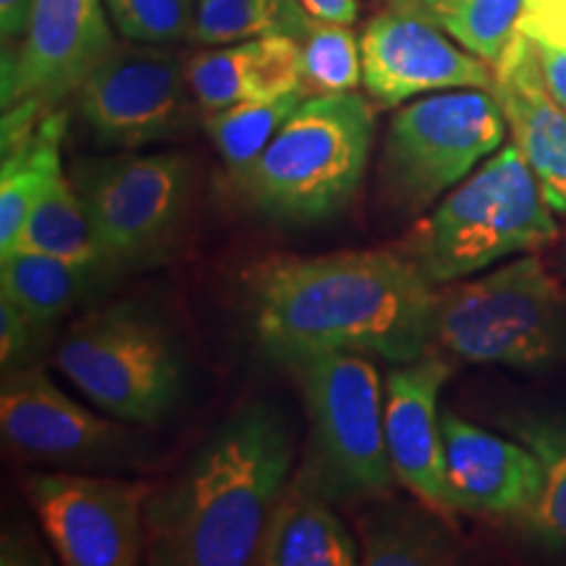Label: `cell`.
<instances>
[{
  "label": "cell",
  "instance_id": "obj_1",
  "mask_svg": "<svg viewBox=\"0 0 566 566\" xmlns=\"http://www.w3.org/2000/svg\"><path fill=\"white\" fill-rule=\"evenodd\" d=\"M436 289L399 250L271 258L250 273L252 325L281 363L354 352L405 365L433 346Z\"/></svg>",
  "mask_w": 566,
  "mask_h": 566
},
{
  "label": "cell",
  "instance_id": "obj_2",
  "mask_svg": "<svg viewBox=\"0 0 566 566\" xmlns=\"http://www.w3.org/2000/svg\"><path fill=\"white\" fill-rule=\"evenodd\" d=\"M292 462L294 433L286 415L265 401L239 409L197 451L181 478L147 501L150 562L254 564Z\"/></svg>",
  "mask_w": 566,
  "mask_h": 566
},
{
  "label": "cell",
  "instance_id": "obj_3",
  "mask_svg": "<svg viewBox=\"0 0 566 566\" xmlns=\"http://www.w3.org/2000/svg\"><path fill=\"white\" fill-rule=\"evenodd\" d=\"M556 212L520 147L504 145L409 231L399 244L424 281L446 286L493 263L556 244Z\"/></svg>",
  "mask_w": 566,
  "mask_h": 566
},
{
  "label": "cell",
  "instance_id": "obj_4",
  "mask_svg": "<svg viewBox=\"0 0 566 566\" xmlns=\"http://www.w3.org/2000/svg\"><path fill=\"white\" fill-rule=\"evenodd\" d=\"M433 346L472 365L546 370L566 359V289L535 252L436 289Z\"/></svg>",
  "mask_w": 566,
  "mask_h": 566
},
{
  "label": "cell",
  "instance_id": "obj_5",
  "mask_svg": "<svg viewBox=\"0 0 566 566\" xmlns=\"http://www.w3.org/2000/svg\"><path fill=\"white\" fill-rule=\"evenodd\" d=\"M373 108L354 92L304 97L242 176L254 208L281 223H317L342 212L363 184Z\"/></svg>",
  "mask_w": 566,
  "mask_h": 566
},
{
  "label": "cell",
  "instance_id": "obj_6",
  "mask_svg": "<svg viewBox=\"0 0 566 566\" xmlns=\"http://www.w3.org/2000/svg\"><path fill=\"white\" fill-rule=\"evenodd\" d=\"M509 132L493 90H441L391 118L380 155V192L394 208L422 212L504 145Z\"/></svg>",
  "mask_w": 566,
  "mask_h": 566
},
{
  "label": "cell",
  "instance_id": "obj_7",
  "mask_svg": "<svg viewBox=\"0 0 566 566\" xmlns=\"http://www.w3.org/2000/svg\"><path fill=\"white\" fill-rule=\"evenodd\" d=\"M55 363L87 399L129 422L163 420L184 388L171 334L129 304L80 317L63 334Z\"/></svg>",
  "mask_w": 566,
  "mask_h": 566
},
{
  "label": "cell",
  "instance_id": "obj_8",
  "mask_svg": "<svg viewBox=\"0 0 566 566\" xmlns=\"http://www.w3.org/2000/svg\"><path fill=\"white\" fill-rule=\"evenodd\" d=\"M111 265H155L168 258L192 200V163L184 155L87 158L71 168Z\"/></svg>",
  "mask_w": 566,
  "mask_h": 566
},
{
  "label": "cell",
  "instance_id": "obj_9",
  "mask_svg": "<svg viewBox=\"0 0 566 566\" xmlns=\"http://www.w3.org/2000/svg\"><path fill=\"white\" fill-rule=\"evenodd\" d=\"M286 365L302 388L325 480L346 493H386L396 472L375 365L354 352H315Z\"/></svg>",
  "mask_w": 566,
  "mask_h": 566
},
{
  "label": "cell",
  "instance_id": "obj_10",
  "mask_svg": "<svg viewBox=\"0 0 566 566\" xmlns=\"http://www.w3.org/2000/svg\"><path fill=\"white\" fill-rule=\"evenodd\" d=\"M76 101L97 139L113 147L184 139L195 132L200 108L184 63L147 42L113 48L84 80Z\"/></svg>",
  "mask_w": 566,
  "mask_h": 566
},
{
  "label": "cell",
  "instance_id": "obj_11",
  "mask_svg": "<svg viewBox=\"0 0 566 566\" xmlns=\"http://www.w3.org/2000/svg\"><path fill=\"white\" fill-rule=\"evenodd\" d=\"M27 495L63 564L132 566L139 562L150 485L53 472L27 480Z\"/></svg>",
  "mask_w": 566,
  "mask_h": 566
},
{
  "label": "cell",
  "instance_id": "obj_12",
  "mask_svg": "<svg viewBox=\"0 0 566 566\" xmlns=\"http://www.w3.org/2000/svg\"><path fill=\"white\" fill-rule=\"evenodd\" d=\"M116 45L105 0H34L24 38L3 48V111L24 101L53 108Z\"/></svg>",
  "mask_w": 566,
  "mask_h": 566
},
{
  "label": "cell",
  "instance_id": "obj_13",
  "mask_svg": "<svg viewBox=\"0 0 566 566\" xmlns=\"http://www.w3.org/2000/svg\"><path fill=\"white\" fill-rule=\"evenodd\" d=\"M363 84L384 108L441 90H493V63L470 53L441 27L391 9L367 21L363 38Z\"/></svg>",
  "mask_w": 566,
  "mask_h": 566
},
{
  "label": "cell",
  "instance_id": "obj_14",
  "mask_svg": "<svg viewBox=\"0 0 566 566\" xmlns=\"http://www.w3.org/2000/svg\"><path fill=\"white\" fill-rule=\"evenodd\" d=\"M6 443L34 459L95 462L118 454L124 433L69 399L38 367H11L0 386Z\"/></svg>",
  "mask_w": 566,
  "mask_h": 566
},
{
  "label": "cell",
  "instance_id": "obj_15",
  "mask_svg": "<svg viewBox=\"0 0 566 566\" xmlns=\"http://www.w3.org/2000/svg\"><path fill=\"white\" fill-rule=\"evenodd\" d=\"M451 378V365L438 354H422L388 373L384 428L396 478L438 512H454L446 491L443 436L438 396Z\"/></svg>",
  "mask_w": 566,
  "mask_h": 566
},
{
  "label": "cell",
  "instance_id": "obj_16",
  "mask_svg": "<svg viewBox=\"0 0 566 566\" xmlns=\"http://www.w3.org/2000/svg\"><path fill=\"white\" fill-rule=\"evenodd\" d=\"M443 470L454 512L520 520L543 488V470L522 441L488 433L459 415H441Z\"/></svg>",
  "mask_w": 566,
  "mask_h": 566
},
{
  "label": "cell",
  "instance_id": "obj_17",
  "mask_svg": "<svg viewBox=\"0 0 566 566\" xmlns=\"http://www.w3.org/2000/svg\"><path fill=\"white\" fill-rule=\"evenodd\" d=\"M493 95L548 208L566 218V108L543 82L535 42L527 34L516 32L493 63Z\"/></svg>",
  "mask_w": 566,
  "mask_h": 566
},
{
  "label": "cell",
  "instance_id": "obj_18",
  "mask_svg": "<svg viewBox=\"0 0 566 566\" xmlns=\"http://www.w3.org/2000/svg\"><path fill=\"white\" fill-rule=\"evenodd\" d=\"M184 71L205 113L304 92L300 42L289 34H265L202 51L184 63Z\"/></svg>",
  "mask_w": 566,
  "mask_h": 566
},
{
  "label": "cell",
  "instance_id": "obj_19",
  "mask_svg": "<svg viewBox=\"0 0 566 566\" xmlns=\"http://www.w3.org/2000/svg\"><path fill=\"white\" fill-rule=\"evenodd\" d=\"M359 551L349 530L328 506L313 480L300 475L286 485L260 537V566H352Z\"/></svg>",
  "mask_w": 566,
  "mask_h": 566
},
{
  "label": "cell",
  "instance_id": "obj_20",
  "mask_svg": "<svg viewBox=\"0 0 566 566\" xmlns=\"http://www.w3.org/2000/svg\"><path fill=\"white\" fill-rule=\"evenodd\" d=\"M66 134V116L48 108L38 124L17 139L3 142V171H0V254L19 242L27 218L40 197L48 192L61 168V142Z\"/></svg>",
  "mask_w": 566,
  "mask_h": 566
},
{
  "label": "cell",
  "instance_id": "obj_21",
  "mask_svg": "<svg viewBox=\"0 0 566 566\" xmlns=\"http://www.w3.org/2000/svg\"><path fill=\"white\" fill-rule=\"evenodd\" d=\"M103 275L105 271L97 268L76 265L32 250L0 254V296L11 300L38 325L66 315Z\"/></svg>",
  "mask_w": 566,
  "mask_h": 566
},
{
  "label": "cell",
  "instance_id": "obj_22",
  "mask_svg": "<svg viewBox=\"0 0 566 566\" xmlns=\"http://www.w3.org/2000/svg\"><path fill=\"white\" fill-rule=\"evenodd\" d=\"M506 430L537 457L543 488L535 504L522 514L520 525L537 546L566 551V417L512 412Z\"/></svg>",
  "mask_w": 566,
  "mask_h": 566
},
{
  "label": "cell",
  "instance_id": "obj_23",
  "mask_svg": "<svg viewBox=\"0 0 566 566\" xmlns=\"http://www.w3.org/2000/svg\"><path fill=\"white\" fill-rule=\"evenodd\" d=\"M13 250L53 254V258L97 268V271L105 273L116 271L111 265L101 237H97L87 205H84L82 195L76 192L71 176L63 171L55 176L48 192L32 208Z\"/></svg>",
  "mask_w": 566,
  "mask_h": 566
},
{
  "label": "cell",
  "instance_id": "obj_24",
  "mask_svg": "<svg viewBox=\"0 0 566 566\" xmlns=\"http://www.w3.org/2000/svg\"><path fill=\"white\" fill-rule=\"evenodd\" d=\"M527 0H388L454 38L470 53L495 63L520 32Z\"/></svg>",
  "mask_w": 566,
  "mask_h": 566
},
{
  "label": "cell",
  "instance_id": "obj_25",
  "mask_svg": "<svg viewBox=\"0 0 566 566\" xmlns=\"http://www.w3.org/2000/svg\"><path fill=\"white\" fill-rule=\"evenodd\" d=\"M310 17L302 0H197L189 38L200 45H231L265 34L296 40Z\"/></svg>",
  "mask_w": 566,
  "mask_h": 566
},
{
  "label": "cell",
  "instance_id": "obj_26",
  "mask_svg": "<svg viewBox=\"0 0 566 566\" xmlns=\"http://www.w3.org/2000/svg\"><path fill=\"white\" fill-rule=\"evenodd\" d=\"M307 92H289L271 101H244L231 108L205 113V129L233 179L260 158V153L271 145L275 132L289 122Z\"/></svg>",
  "mask_w": 566,
  "mask_h": 566
},
{
  "label": "cell",
  "instance_id": "obj_27",
  "mask_svg": "<svg viewBox=\"0 0 566 566\" xmlns=\"http://www.w3.org/2000/svg\"><path fill=\"white\" fill-rule=\"evenodd\" d=\"M304 92L307 95H338L354 92L363 82V51L349 24L310 17L300 38Z\"/></svg>",
  "mask_w": 566,
  "mask_h": 566
},
{
  "label": "cell",
  "instance_id": "obj_28",
  "mask_svg": "<svg viewBox=\"0 0 566 566\" xmlns=\"http://www.w3.org/2000/svg\"><path fill=\"white\" fill-rule=\"evenodd\" d=\"M451 558L441 533L412 520H386L365 533L359 562L367 566H422Z\"/></svg>",
  "mask_w": 566,
  "mask_h": 566
},
{
  "label": "cell",
  "instance_id": "obj_29",
  "mask_svg": "<svg viewBox=\"0 0 566 566\" xmlns=\"http://www.w3.org/2000/svg\"><path fill=\"white\" fill-rule=\"evenodd\" d=\"M113 30L129 42L163 45L192 30V9L187 0H105Z\"/></svg>",
  "mask_w": 566,
  "mask_h": 566
},
{
  "label": "cell",
  "instance_id": "obj_30",
  "mask_svg": "<svg viewBox=\"0 0 566 566\" xmlns=\"http://www.w3.org/2000/svg\"><path fill=\"white\" fill-rule=\"evenodd\" d=\"M38 328L42 325L30 321L11 300L0 296V363H3V370L19 367L21 359L30 357Z\"/></svg>",
  "mask_w": 566,
  "mask_h": 566
},
{
  "label": "cell",
  "instance_id": "obj_31",
  "mask_svg": "<svg viewBox=\"0 0 566 566\" xmlns=\"http://www.w3.org/2000/svg\"><path fill=\"white\" fill-rule=\"evenodd\" d=\"M520 32L535 42L566 45V0H527Z\"/></svg>",
  "mask_w": 566,
  "mask_h": 566
},
{
  "label": "cell",
  "instance_id": "obj_32",
  "mask_svg": "<svg viewBox=\"0 0 566 566\" xmlns=\"http://www.w3.org/2000/svg\"><path fill=\"white\" fill-rule=\"evenodd\" d=\"M535 42V40H533ZM537 63H541L543 82L551 95L566 108V45H548V42H535Z\"/></svg>",
  "mask_w": 566,
  "mask_h": 566
},
{
  "label": "cell",
  "instance_id": "obj_33",
  "mask_svg": "<svg viewBox=\"0 0 566 566\" xmlns=\"http://www.w3.org/2000/svg\"><path fill=\"white\" fill-rule=\"evenodd\" d=\"M34 0H0V34H3V48L13 45L24 38L27 24H30Z\"/></svg>",
  "mask_w": 566,
  "mask_h": 566
},
{
  "label": "cell",
  "instance_id": "obj_34",
  "mask_svg": "<svg viewBox=\"0 0 566 566\" xmlns=\"http://www.w3.org/2000/svg\"><path fill=\"white\" fill-rule=\"evenodd\" d=\"M302 6L315 19L336 21V24H354L359 17L357 0H302Z\"/></svg>",
  "mask_w": 566,
  "mask_h": 566
},
{
  "label": "cell",
  "instance_id": "obj_35",
  "mask_svg": "<svg viewBox=\"0 0 566 566\" xmlns=\"http://www.w3.org/2000/svg\"><path fill=\"white\" fill-rule=\"evenodd\" d=\"M554 273L558 275V281H562V286L566 289V237L564 239H556V252H554Z\"/></svg>",
  "mask_w": 566,
  "mask_h": 566
}]
</instances>
